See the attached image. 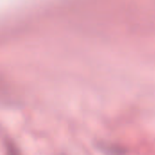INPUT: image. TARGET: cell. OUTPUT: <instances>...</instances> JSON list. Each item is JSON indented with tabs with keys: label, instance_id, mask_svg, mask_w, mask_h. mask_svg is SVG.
<instances>
[{
	"label": "cell",
	"instance_id": "obj_1",
	"mask_svg": "<svg viewBox=\"0 0 155 155\" xmlns=\"http://www.w3.org/2000/svg\"><path fill=\"white\" fill-rule=\"evenodd\" d=\"M6 150H7V155H19L17 150L11 143H6Z\"/></svg>",
	"mask_w": 155,
	"mask_h": 155
}]
</instances>
